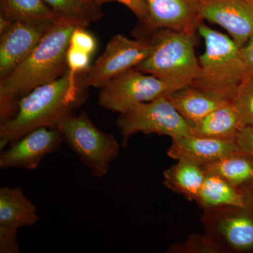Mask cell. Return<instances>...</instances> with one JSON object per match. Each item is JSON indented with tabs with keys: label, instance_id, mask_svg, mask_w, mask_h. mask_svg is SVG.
<instances>
[{
	"label": "cell",
	"instance_id": "6da1fadb",
	"mask_svg": "<svg viewBox=\"0 0 253 253\" xmlns=\"http://www.w3.org/2000/svg\"><path fill=\"white\" fill-rule=\"evenodd\" d=\"M78 26L86 27L72 18L56 20L29 56L0 79V125L14 117L25 95L66 73L70 39Z\"/></svg>",
	"mask_w": 253,
	"mask_h": 253
},
{
	"label": "cell",
	"instance_id": "7a4b0ae2",
	"mask_svg": "<svg viewBox=\"0 0 253 253\" xmlns=\"http://www.w3.org/2000/svg\"><path fill=\"white\" fill-rule=\"evenodd\" d=\"M66 73L56 81L38 86L20 99L14 118L0 125V149L40 127L58 129L65 118L76 113L86 99L84 76Z\"/></svg>",
	"mask_w": 253,
	"mask_h": 253
},
{
	"label": "cell",
	"instance_id": "3957f363",
	"mask_svg": "<svg viewBox=\"0 0 253 253\" xmlns=\"http://www.w3.org/2000/svg\"><path fill=\"white\" fill-rule=\"evenodd\" d=\"M198 32L204 39L205 51L199 57V73L190 85L231 102L246 78L240 48L230 37L203 21Z\"/></svg>",
	"mask_w": 253,
	"mask_h": 253
},
{
	"label": "cell",
	"instance_id": "277c9868",
	"mask_svg": "<svg viewBox=\"0 0 253 253\" xmlns=\"http://www.w3.org/2000/svg\"><path fill=\"white\" fill-rule=\"evenodd\" d=\"M152 33V53L134 68L162 78L179 88L190 85L199 70V58L195 51V36L168 29Z\"/></svg>",
	"mask_w": 253,
	"mask_h": 253
},
{
	"label": "cell",
	"instance_id": "5b68a950",
	"mask_svg": "<svg viewBox=\"0 0 253 253\" xmlns=\"http://www.w3.org/2000/svg\"><path fill=\"white\" fill-rule=\"evenodd\" d=\"M58 129L63 140L94 178L109 172L111 163L118 158L121 146L113 134L99 129L84 111L71 115L60 123Z\"/></svg>",
	"mask_w": 253,
	"mask_h": 253
},
{
	"label": "cell",
	"instance_id": "8992f818",
	"mask_svg": "<svg viewBox=\"0 0 253 253\" xmlns=\"http://www.w3.org/2000/svg\"><path fill=\"white\" fill-rule=\"evenodd\" d=\"M116 126L122 136V146L126 147L131 136L143 133L168 136L171 139L191 135L192 129L176 111L167 96L141 103L119 114Z\"/></svg>",
	"mask_w": 253,
	"mask_h": 253
},
{
	"label": "cell",
	"instance_id": "52a82bcc",
	"mask_svg": "<svg viewBox=\"0 0 253 253\" xmlns=\"http://www.w3.org/2000/svg\"><path fill=\"white\" fill-rule=\"evenodd\" d=\"M178 89L180 88L162 78L131 68L100 88L98 104L121 114L136 105L153 101Z\"/></svg>",
	"mask_w": 253,
	"mask_h": 253
},
{
	"label": "cell",
	"instance_id": "ba28073f",
	"mask_svg": "<svg viewBox=\"0 0 253 253\" xmlns=\"http://www.w3.org/2000/svg\"><path fill=\"white\" fill-rule=\"evenodd\" d=\"M154 48L152 37L130 39L123 35H115L84 73V84L86 87L100 89L113 78L136 68L149 57Z\"/></svg>",
	"mask_w": 253,
	"mask_h": 253
},
{
	"label": "cell",
	"instance_id": "9c48e42d",
	"mask_svg": "<svg viewBox=\"0 0 253 253\" xmlns=\"http://www.w3.org/2000/svg\"><path fill=\"white\" fill-rule=\"evenodd\" d=\"M201 220L223 253H253V204L204 210Z\"/></svg>",
	"mask_w": 253,
	"mask_h": 253
},
{
	"label": "cell",
	"instance_id": "30bf717a",
	"mask_svg": "<svg viewBox=\"0 0 253 253\" xmlns=\"http://www.w3.org/2000/svg\"><path fill=\"white\" fill-rule=\"evenodd\" d=\"M38 208L19 186L0 189V253H19L17 231L39 221Z\"/></svg>",
	"mask_w": 253,
	"mask_h": 253
},
{
	"label": "cell",
	"instance_id": "8fae6325",
	"mask_svg": "<svg viewBox=\"0 0 253 253\" xmlns=\"http://www.w3.org/2000/svg\"><path fill=\"white\" fill-rule=\"evenodd\" d=\"M64 142L59 129L40 127L9 145L0 154V168L33 170L48 155L56 152Z\"/></svg>",
	"mask_w": 253,
	"mask_h": 253
},
{
	"label": "cell",
	"instance_id": "7c38bea8",
	"mask_svg": "<svg viewBox=\"0 0 253 253\" xmlns=\"http://www.w3.org/2000/svg\"><path fill=\"white\" fill-rule=\"evenodd\" d=\"M203 20L224 28L239 48L253 36V0H201Z\"/></svg>",
	"mask_w": 253,
	"mask_h": 253
},
{
	"label": "cell",
	"instance_id": "4fadbf2b",
	"mask_svg": "<svg viewBox=\"0 0 253 253\" xmlns=\"http://www.w3.org/2000/svg\"><path fill=\"white\" fill-rule=\"evenodd\" d=\"M54 22L14 21L0 35V79L29 56Z\"/></svg>",
	"mask_w": 253,
	"mask_h": 253
},
{
	"label": "cell",
	"instance_id": "5bb4252c",
	"mask_svg": "<svg viewBox=\"0 0 253 253\" xmlns=\"http://www.w3.org/2000/svg\"><path fill=\"white\" fill-rule=\"evenodd\" d=\"M149 18L145 26L150 33L161 29L172 30L196 36L203 21L201 0H146Z\"/></svg>",
	"mask_w": 253,
	"mask_h": 253
},
{
	"label": "cell",
	"instance_id": "9a60e30c",
	"mask_svg": "<svg viewBox=\"0 0 253 253\" xmlns=\"http://www.w3.org/2000/svg\"><path fill=\"white\" fill-rule=\"evenodd\" d=\"M168 156L172 159L186 160L205 166L241 151L236 140H221L191 135L172 139Z\"/></svg>",
	"mask_w": 253,
	"mask_h": 253
},
{
	"label": "cell",
	"instance_id": "2e32d148",
	"mask_svg": "<svg viewBox=\"0 0 253 253\" xmlns=\"http://www.w3.org/2000/svg\"><path fill=\"white\" fill-rule=\"evenodd\" d=\"M196 202L203 210L224 207H248L253 204V188L241 189L221 176L207 172Z\"/></svg>",
	"mask_w": 253,
	"mask_h": 253
},
{
	"label": "cell",
	"instance_id": "e0dca14e",
	"mask_svg": "<svg viewBox=\"0 0 253 253\" xmlns=\"http://www.w3.org/2000/svg\"><path fill=\"white\" fill-rule=\"evenodd\" d=\"M166 96L190 126L214 110L231 102L191 85L176 89Z\"/></svg>",
	"mask_w": 253,
	"mask_h": 253
},
{
	"label": "cell",
	"instance_id": "ac0fdd59",
	"mask_svg": "<svg viewBox=\"0 0 253 253\" xmlns=\"http://www.w3.org/2000/svg\"><path fill=\"white\" fill-rule=\"evenodd\" d=\"M244 126L231 102L214 110L191 126L194 135L221 140H236Z\"/></svg>",
	"mask_w": 253,
	"mask_h": 253
},
{
	"label": "cell",
	"instance_id": "d6986e66",
	"mask_svg": "<svg viewBox=\"0 0 253 253\" xmlns=\"http://www.w3.org/2000/svg\"><path fill=\"white\" fill-rule=\"evenodd\" d=\"M176 161L163 172V184L188 201H196L207 174L206 169L204 166L191 161Z\"/></svg>",
	"mask_w": 253,
	"mask_h": 253
},
{
	"label": "cell",
	"instance_id": "ffe728a7",
	"mask_svg": "<svg viewBox=\"0 0 253 253\" xmlns=\"http://www.w3.org/2000/svg\"><path fill=\"white\" fill-rule=\"evenodd\" d=\"M206 172L221 176L241 189L253 188V157L239 151L205 166Z\"/></svg>",
	"mask_w": 253,
	"mask_h": 253
},
{
	"label": "cell",
	"instance_id": "44dd1931",
	"mask_svg": "<svg viewBox=\"0 0 253 253\" xmlns=\"http://www.w3.org/2000/svg\"><path fill=\"white\" fill-rule=\"evenodd\" d=\"M1 16L11 21L54 22L59 19L44 0H0Z\"/></svg>",
	"mask_w": 253,
	"mask_h": 253
},
{
	"label": "cell",
	"instance_id": "7402d4cb",
	"mask_svg": "<svg viewBox=\"0 0 253 253\" xmlns=\"http://www.w3.org/2000/svg\"><path fill=\"white\" fill-rule=\"evenodd\" d=\"M46 5L61 18L78 20L86 27L99 21L104 14L95 0H44Z\"/></svg>",
	"mask_w": 253,
	"mask_h": 253
},
{
	"label": "cell",
	"instance_id": "603a6c76",
	"mask_svg": "<svg viewBox=\"0 0 253 253\" xmlns=\"http://www.w3.org/2000/svg\"><path fill=\"white\" fill-rule=\"evenodd\" d=\"M231 103L239 113L244 126H253V76L244 78Z\"/></svg>",
	"mask_w": 253,
	"mask_h": 253
},
{
	"label": "cell",
	"instance_id": "cb8c5ba5",
	"mask_svg": "<svg viewBox=\"0 0 253 253\" xmlns=\"http://www.w3.org/2000/svg\"><path fill=\"white\" fill-rule=\"evenodd\" d=\"M169 253H221L222 250L207 234H194L179 244H172L168 249Z\"/></svg>",
	"mask_w": 253,
	"mask_h": 253
},
{
	"label": "cell",
	"instance_id": "d4e9b609",
	"mask_svg": "<svg viewBox=\"0 0 253 253\" xmlns=\"http://www.w3.org/2000/svg\"><path fill=\"white\" fill-rule=\"evenodd\" d=\"M91 56L83 50L69 45L66 54V63L70 76L76 78L79 75L84 74L91 66Z\"/></svg>",
	"mask_w": 253,
	"mask_h": 253
},
{
	"label": "cell",
	"instance_id": "484cf974",
	"mask_svg": "<svg viewBox=\"0 0 253 253\" xmlns=\"http://www.w3.org/2000/svg\"><path fill=\"white\" fill-rule=\"evenodd\" d=\"M84 26H78L73 31L69 45L75 46L93 56L97 48V42L94 36Z\"/></svg>",
	"mask_w": 253,
	"mask_h": 253
},
{
	"label": "cell",
	"instance_id": "4316f807",
	"mask_svg": "<svg viewBox=\"0 0 253 253\" xmlns=\"http://www.w3.org/2000/svg\"><path fill=\"white\" fill-rule=\"evenodd\" d=\"M96 2L101 1H113L122 4L128 8L139 20L144 27L149 21V13L146 0H95Z\"/></svg>",
	"mask_w": 253,
	"mask_h": 253
},
{
	"label": "cell",
	"instance_id": "83f0119b",
	"mask_svg": "<svg viewBox=\"0 0 253 253\" xmlns=\"http://www.w3.org/2000/svg\"><path fill=\"white\" fill-rule=\"evenodd\" d=\"M239 149L253 157V126H244L236 138Z\"/></svg>",
	"mask_w": 253,
	"mask_h": 253
},
{
	"label": "cell",
	"instance_id": "f1b7e54d",
	"mask_svg": "<svg viewBox=\"0 0 253 253\" xmlns=\"http://www.w3.org/2000/svg\"><path fill=\"white\" fill-rule=\"evenodd\" d=\"M240 56L244 65L246 77L253 76V36L240 48Z\"/></svg>",
	"mask_w": 253,
	"mask_h": 253
},
{
	"label": "cell",
	"instance_id": "f546056e",
	"mask_svg": "<svg viewBox=\"0 0 253 253\" xmlns=\"http://www.w3.org/2000/svg\"><path fill=\"white\" fill-rule=\"evenodd\" d=\"M13 22L14 21H11V20L0 15V35L4 33L12 24Z\"/></svg>",
	"mask_w": 253,
	"mask_h": 253
}]
</instances>
